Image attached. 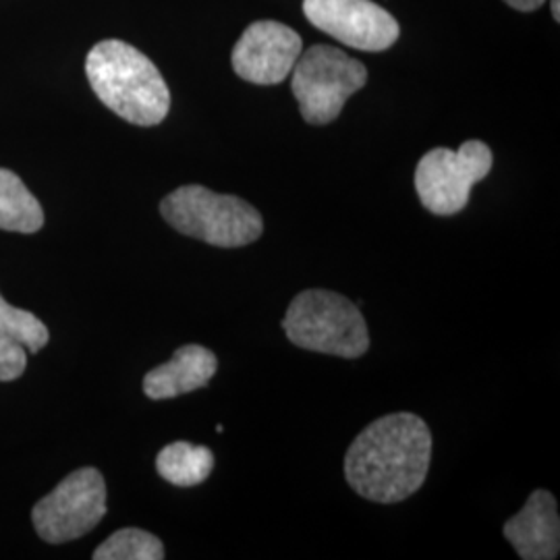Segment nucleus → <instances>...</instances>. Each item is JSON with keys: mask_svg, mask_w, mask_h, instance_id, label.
Masks as SVG:
<instances>
[{"mask_svg": "<svg viewBox=\"0 0 560 560\" xmlns=\"http://www.w3.org/2000/svg\"><path fill=\"white\" fill-rule=\"evenodd\" d=\"M282 328L287 339L305 351L358 360L370 349L360 305L326 289L301 291L291 301Z\"/></svg>", "mask_w": 560, "mask_h": 560, "instance_id": "3", "label": "nucleus"}, {"mask_svg": "<svg viewBox=\"0 0 560 560\" xmlns=\"http://www.w3.org/2000/svg\"><path fill=\"white\" fill-rule=\"evenodd\" d=\"M492 162V150L480 140L465 141L457 152L430 150L416 168V191L423 208L436 217L459 214L474 185L490 175Z\"/></svg>", "mask_w": 560, "mask_h": 560, "instance_id": "6", "label": "nucleus"}, {"mask_svg": "<svg viewBox=\"0 0 560 560\" xmlns=\"http://www.w3.org/2000/svg\"><path fill=\"white\" fill-rule=\"evenodd\" d=\"M85 73L94 94L120 119L140 127H154L166 119L168 85L159 67L131 44H96L85 60Z\"/></svg>", "mask_w": 560, "mask_h": 560, "instance_id": "2", "label": "nucleus"}, {"mask_svg": "<svg viewBox=\"0 0 560 560\" xmlns=\"http://www.w3.org/2000/svg\"><path fill=\"white\" fill-rule=\"evenodd\" d=\"M312 25L363 52H382L399 40L397 20L372 0H303Z\"/></svg>", "mask_w": 560, "mask_h": 560, "instance_id": "8", "label": "nucleus"}, {"mask_svg": "<svg viewBox=\"0 0 560 560\" xmlns=\"http://www.w3.org/2000/svg\"><path fill=\"white\" fill-rule=\"evenodd\" d=\"M509 7H513V9H517V11H523V13H529V11H536V9H540L541 4L546 2V0H504Z\"/></svg>", "mask_w": 560, "mask_h": 560, "instance_id": "17", "label": "nucleus"}, {"mask_svg": "<svg viewBox=\"0 0 560 560\" xmlns=\"http://www.w3.org/2000/svg\"><path fill=\"white\" fill-rule=\"evenodd\" d=\"M44 224V210L25 183L7 168H0V229L32 235Z\"/></svg>", "mask_w": 560, "mask_h": 560, "instance_id": "12", "label": "nucleus"}, {"mask_svg": "<svg viewBox=\"0 0 560 560\" xmlns=\"http://www.w3.org/2000/svg\"><path fill=\"white\" fill-rule=\"evenodd\" d=\"M161 214L175 231L214 247H243L260 240V212L237 196L214 194L201 185H183L161 203Z\"/></svg>", "mask_w": 560, "mask_h": 560, "instance_id": "4", "label": "nucleus"}, {"mask_svg": "<svg viewBox=\"0 0 560 560\" xmlns=\"http://www.w3.org/2000/svg\"><path fill=\"white\" fill-rule=\"evenodd\" d=\"M156 469L162 480L173 486H200L214 469V453L208 446H196L191 442H173L159 453Z\"/></svg>", "mask_w": 560, "mask_h": 560, "instance_id": "13", "label": "nucleus"}, {"mask_svg": "<svg viewBox=\"0 0 560 560\" xmlns=\"http://www.w3.org/2000/svg\"><path fill=\"white\" fill-rule=\"evenodd\" d=\"M0 332L21 342L30 353H38L50 339L48 328L32 312L20 310L0 298Z\"/></svg>", "mask_w": 560, "mask_h": 560, "instance_id": "15", "label": "nucleus"}, {"mask_svg": "<svg viewBox=\"0 0 560 560\" xmlns=\"http://www.w3.org/2000/svg\"><path fill=\"white\" fill-rule=\"evenodd\" d=\"M432 459V432L413 413L372 421L345 457V478L368 501L393 504L416 494Z\"/></svg>", "mask_w": 560, "mask_h": 560, "instance_id": "1", "label": "nucleus"}, {"mask_svg": "<svg viewBox=\"0 0 560 560\" xmlns=\"http://www.w3.org/2000/svg\"><path fill=\"white\" fill-rule=\"evenodd\" d=\"M291 90L303 120L328 125L339 119L345 102L368 83V69L335 46L316 44L301 52L293 67Z\"/></svg>", "mask_w": 560, "mask_h": 560, "instance_id": "5", "label": "nucleus"}, {"mask_svg": "<svg viewBox=\"0 0 560 560\" xmlns=\"http://www.w3.org/2000/svg\"><path fill=\"white\" fill-rule=\"evenodd\" d=\"M219 370L217 355L201 345H185L173 360L150 370L143 378V393L152 400L175 399L208 386Z\"/></svg>", "mask_w": 560, "mask_h": 560, "instance_id": "11", "label": "nucleus"}, {"mask_svg": "<svg viewBox=\"0 0 560 560\" xmlns=\"http://www.w3.org/2000/svg\"><path fill=\"white\" fill-rule=\"evenodd\" d=\"M106 515V483L101 471L83 467L60 481L32 511L42 540L65 544L90 534Z\"/></svg>", "mask_w": 560, "mask_h": 560, "instance_id": "7", "label": "nucleus"}, {"mask_svg": "<svg viewBox=\"0 0 560 560\" xmlns=\"http://www.w3.org/2000/svg\"><path fill=\"white\" fill-rule=\"evenodd\" d=\"M303 52L301 36L280 21L252 23L233 48V71L256 85H279Z\"/></svg>", "mask_w": 560, "mask_h": 560, "instance_id": "9", "label": "nucleus"}, {"mask_svg": "<svg viewBox=\"0 0 560 560\" xmlns=\"http://www.w3.org/2000/svg\"><path fill=\"white\" fill-rule=\"evenodd\" d=\"M550 9H552V18L559 23L560 21V0H550Z\"/></svg>", "mask_w": 560, "mask_h": 560, "instance_id": "18", "label": "nucleus"}, {"mask_svg": "<svg viewBox=\"0 0 560 560\" xmlns=\"http://www.w3.org/2000/svg\"><path fill=\"white\" fill-rule=\"evenodd\" d=\"M502 534L513 544L520 559H557L560 548L557 499L546 490H534L520 513L504 523Z\"/></svg>", "mask_w": 560, "mask_h": 560, "instance_id": "10", "label": "nucleus"}, {"mask_svg": "<svg viewBox=\"0 0 560 560\" xmlns=\"http://www.w3.org/2000/svg\"><path fill=\"white\" fill-rule=\"evenodd\" d=\"M27 365V349L0 332V382L18 381Z\"/></svg>", "mask_w": 560, "mask_h": 560, "instance_id": "16", "label": "nucleus"}, {"mask_svg": "<svg viewBox=\"0 0 560 560\" xmlns=\"http://www.w3.org/2000/svg\"><path fill=\"white\" fill-rule=\"evenodd\" d=\"M162 541L138 527H125L115 532L94 552V560H162Z\"/></svg>", "mask_w": 560, "mask_h": 560, "instance_id": "14", "label": "nucleus"}]
</instances>
